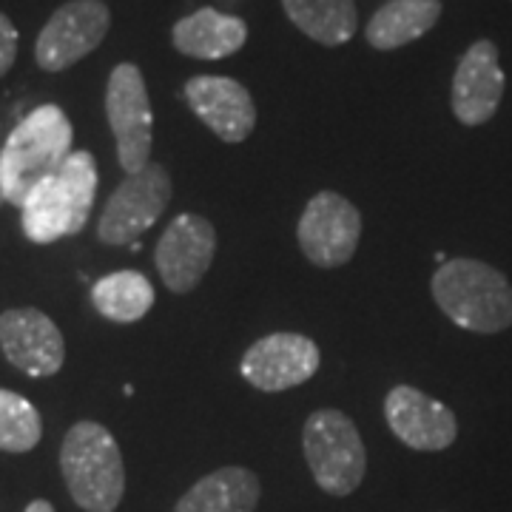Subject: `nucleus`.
Masks as SVG:
<instances>
[{
	"label": "nucleus",
	"mask_w": 512,
	"mask_h": 512,
	"mask_svg": "<svg viewBox=\"0 0 512 512\" xmlns=\"http://www.w3.org/2000/svg\"><path fill=\"white\" fill-rule=\"evenodd\" d=\"M302 450L313 481L328 495H350L365 478L367 453L359 427L336 407L313 410L302 430Z\"/></svg>",
	"instance_id": "5"
},
{
	"label": "nucleus",
	"mask_w": 512,
	"mask_h": 512,
	"mask_svg": "<svg viewBox=\"0 0 512 512\" xmlns=\"http://www.w3.org/2000/svg\"><path fill=\"white\" fill-rule=\"evenodd\" d=\"M430 293L441 313L470 333L487 336L512 325V282L481 259H447L430 279Z\"/></svg>",
	"instance_id": "2"
},
{
	"label": "nucleus",
	"mask_w": 512,
	"mask_h": 512,
	"mask_svg": "<svg viewBox=\"0 0 512 512\" xmlns=\"http://www.w3.org/2000/svg\"><path fill=\"white\" fill-rule=\"evenodd\" d=\"M322 365L319 345L302 333H271L245 350L239 370L262 393H282L311 382Z\"/></svg>",
	"instance_id": "10"
},
{
	"label": "nucleus",
	"mask_w": 512,
	"mask_h": 512,
	"mask_svg": "<svg viewBox=\"0 0 512 512\" xmlns=\"http://www.w3.org/2000/svg\"><path fill=\"white\" fill-rule=\"evenodd\" d=\"M171 43L180 55L194 60H225L248 43V23L237 15L202 6L174 23Z\"/></svg>",
	"instance_id": "16"
},
{
	"label": "nucleus",
	"mask_w": 512,
	"mask_h": 512,
	"mask_svg": "<svg viewBox=\"0 0 512 512\" xmlns=\"http://www.w3.org/2000/svg\"><path fill=\"white\" fill-rule=\"evenodd\" d=\"M262 484L248 467H222L202 476L177 501L174 512H254Z\"/></svg>",
	"instance_id": "18"
},
{
	"label": "nucleus",
	"mask_w": 512,
	"mask_h": 512,
	"mask_svg": "<svg viewBox=\"0 0 512 512\" xmlns=\"http://www.w3.org/2000/svg\"><path fill=\"white\" fill-rule=\"evenodd\" d=\"M6 202V194H3V177H0V205Z\"/></svg>",
	"instance_id": "24"
},
{
	"label": "nucleus",
	"mask_w": 512,
	"mask_h": 512,
	"mask_svg": "<svg viewBox=\"0 0 512 512\" xmlns=\"http://www.w3.org/2000/svg\"><path fill=\"white\" fill-rule=\"evenodd\" d=\"M188 109L211 128L222 143H245L256 128V106L251 92L222 74H197L183 86Z\"/></svg>",
	"instance_id": "15"
},
{
	"label": "nucleus",
	"mask_w": 512,
	"mask_h": 512,
	"mask_svg": "<svg viewBox=\"0 0 512 512\" xmlns=\"http://www.w3.org/2000/svg\"><path fill=\"white\" fill-rule=\"evenodd\" d=\"M0 350L12 365L32 379L55 376L66 362V339L37 308H12L0 313Z\"/></svg>",
	"instance_id": "14"
},
{
	"label": "nucleus",
	"mask_w": 512,
	"mask_h": 512,
	"mask_svg": "<svg viewBox=\"0 0 512 512\" xmlns=\"http://www.w3.org/2000/svg\"><path fill=\"white\" fill-rule=\"evenodd\" d=\"M217 254V228L200 214H180L163 231L154 265L171 293L197 291Z\"/></svg>",
	"instance_id": "11"
},
{
	"label": "nucleus",
	"mask_w": 512,
	"mask_h": 512,
	"mask_svg": "<svg viewBox=\"0 0 512 512\" xmlns=\"http://www.w3.org/2000/svg\"><path fill=\"white\" fill-rule=\"evenodd\" d=\"M504 83L507 80L501 69L498 46L493 40L481 37L461 55L453 74L450 109L458 123L470 128L490 123L504 100Z\"/></svg>",
	"instance_id": "13"
},
{
	"label": "nucleus",
	"mask_w": 512,
	"mask_h": 512,
	"mask_svg": "<svg viewBox=\"0 0 512 512\" xmlns=\"http://www.w3.org/2000/svg\"><path fill=\"white\" fill-rule=\"evenodd\" d=\"M106 117L117 143V160L126 174H137L151 163L154 111L146 77L134 63H117L106 83Z\"/></svg>",
	"instance_id": "7"
},
{
	"label": "nucleus",
	"mask_w": 512,
	"mask_h": 512,
	"mask_svg": "<svg viewBox=\"0 0 512 512\" xmlns=\"http://www.w3.org/2000/svg\"><path fill=\"white\" fill-rule=\"evenodd\" d=\"M384 419L396 439L419 453H439L458 439L456 413L413 384H396L387 393Z\"/></svg>",
	"instance_id": "12"
},
{
	"label": "nucleus",
	"mask_w": 512,
	"mask_h": 512,
	"mask_svg": "<svg viewBox=\"0 0 512 512\" xmlns=\"http://www.w3.org/2000/svg\"><path fill=\"white\" fill-rule=\"evenodd\" d=\"M92 305L103 319L131 325L154 308V285L140 271H114L94 282Z\"/></svg>",
	"instance_id": "20"
},
{
	"label": "nucleus",
	"mask_w": 512,
	"mask_h": 512,
	"mask_svg": "<svg viewBox=\"0 0 512 512\" xmlns=\"http://www.w3.org/2000/svg\"><path fill=\"white\" fill-rule=\"evenodd\" d=\"M97 197V163L92 151H72L49 180L37 185L20 208L23 234L37 245L74 237L86 228Z\"/></svg>",
	"instance_id": "3"
},
{
	"label": "nucleus",
	"mask_w": 512,
	"mask_h": 512,
	"mask_svg": "<svg viewBox=\"0 0 512 512\" xmlns=\"http://www.w3.org/2000/svg\"><path fill=\"white\" fill-rule=\"evenodd\" d=\"M60 473L74 504L86 512H114L126 495L120 444L97 421H77L60 447Z\"/></svg>",
	"instance_id": "4"
},
{
	"label": "nucleus",
	"mask_w": 512,
	"mask_h": 512,
	"mask_svg": "<svg viewBox=\"0 0 512 512\" xmlns=\"http://www.w3.org/2000/svg\"><path fill=\"white\" fill-rule=\"evenodd\" d=\"M441 0H387L367 20L365 40L376 52H393L436 29L441 20Z\"/></svg>",
	"instance_id": "17"
},
{
	"label": "nucleus",
	"mask_w": 512,
	"mask_h": 512,
	"mask_svg": "<svg viewBox=\"0 0 512 512\" xmlns=\"http://www.w3.org/2000/svg\"><path fill=\"white\" fill-rule=\"evenodd\" d=\"M293 26L322 46H345L359 32L356 0H282Z\"/></svg>",
	"instance_id": "19"
},
{
	"label": "nucleus",
	"mask_w": 512,
	"mask_h": 512,
	"mask_svg": "<svg viewBox=\"0 0 512 512\" xmlns=\"http://www.w3.org/2000/svg\"><path fill=\"white\" fill-rule=\"evenodd\" d=\"M111 9L103 0H69L46 20L35 43V60L43 72H66L89 57L106 40Z\"/></svg>",
	"instance_id": "9"
},
{
	"label": "nucleus",
	"mask_w": 512,
	"mask_h": 512,
	"mask_svg": "<svg viewBox=\"0 0 512 512\" xmlns=\"http://www.w3.org/2000/svg\"><path fill=\"white\" fill-rule=\"evenodd\" d=\"M296 239H299L302 254L308 256V262H313L316 268H325V271L342 268L359 248L362 214L348 197L336 191H319L299 217Z\"/></svg>",
	"instance_id": "8"
},
{
	"label": "nucleus",
	"mask_w": 512,
	"mask_h": 512,
	"mask_svg": "<svg viewBox=\"0 0 512 512\" xmlns=\"http://www.w3.org/2000/svg\"><path fill=\"white\" fill-rule=\"evenodd\" d=\"M174 194L171 174L160 163H148L137 174H126V180L111 191L109 202L97 222V239L109 248H126L140 242L151 225L165 214Z\"/></svg>",
	"instance_id": "6"
},
{
	"label": "nucleus",
	"mask_w": 512,
	"mask_h": 512,
	"mask_svg": "<svg viewBox=\"0 0 512 512\" xmlns=\"http://www.w3.org/2000/svg\"><path fill=\"white\" fill-rule=\"evenodd\" d=\"M43 436V421L37 407L20 393L0 387V450L29 453Z\"/></svg>",
	"instance_id": "21"
},
{
	"label": "nucleus",
	"mask_w": 512,
	"mask_h": 512,
	"mask_svg": "<svg viewBox=\"0 0 512 512\" xmlns=\"http://www.w3.org/2000/svg\"><path fill=\"white\" fill-rule=\"evenodd\" d=\"M18 29L9 15L0 12V77L9 72L18 60Z\"/></svg>",
	"instance_id": "22"
},
{
	"label": "nucleus",
	"mask_w": 512,
	"mask_h": 512,
	"mask_svg": "<svg viewBox=\"0 0 512 512\" xmlns=\"http://www.w3.org/2000/svg\"><path fill=\"white\" fill-rule=\"evenodd\" d=\"M74 128L66 111L46 103L29 111L0 148V177L6 202L23 208L26 197L49 180L72 154Z\"/></svg>",
	"instance_id": "1"
},
{
	"label": "nucleus",
	"mask_w": 512,
	"mask_h": 512,
	"mask_svg": "<svg viewBox=\"0 0 512 512\" xmlns=\"http://www.w3.org/2000/svg\"><path fill=\"white\" fill-rule=\"evenodd\" d=\"M26 512H55V507H52L49 501H43V498H37V501H32V504L26 507Z\"/></svg>",
	"instance_id": "23"
}]
</instances>
